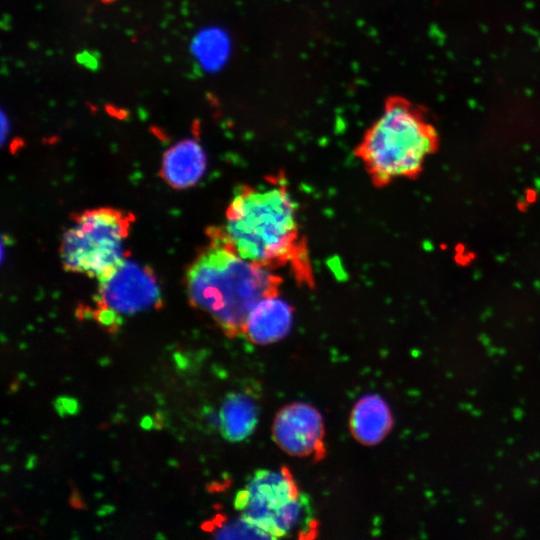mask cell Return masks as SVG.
<instances>
[{"label":"cell","instance_id":"6da1fadb","mask_svg":"<svg viewBox=\"0 0 540 540\" xmlns=\"http://www.w3.org/2000/svg\"><path fill=\"white\" fill-rule=\"evenodd\" d=\"M267 181L236 187L224 224L213 229L244 259L271 270L288 267L299 284L312 288L314 275L297 203L280 175Z\"/></svg>","mask_w":540,"mask_h":540},{"label":"cell","instance_id":"7a4b0ae2","mask_svg":"<svg viewBox=\"0 0 540 540\" xmlns=\"http://www.w3.org/2000/svg\"><path fill=\"white\" fill-rule=\"evenodd\" d=\"M207 237L208 244L186 270L188 299L227 336L243 335L252 308L261 299L279 294L282 279L273 270L241 257L213 227L207 229Z\"/></svg>","mask_w":540,"mask_h":540},{"label":"cell","instance_id":"3957f363","mask_svg":"<svg viewBox=\"0 0 540 540\" xmlns=\"http://www.w3.org/2000/svg\"><path fill=\"white\" fill-rule=\"evenodd\" d=\"M438 145V133L426 110L402 96H391L354 154L372 184L381 188L399 178H416Z\"/></svg>","mask_w":540,"mask_h":540},{"label":"cell","instance_id":"277c9868","mask_svg":"<svg viewBox=\"0 0 540 540\" xmlns=\"http://www.w3.org/2000/svg\"><path fill=\"white\" fill-rule=\"evenodd\" d=\"M234 506L268 538L313 537L317 532L311 501L286 467L255 471L237 492Z\"/></svg>","mask_w":540,"mask_h":540},{"label":"cell","instance_id":"5b68a950","mask_svg":"<svg viewBox=\"0 0 540 540\" xmlns=\"http://www.w3.org/2000/svg\"><path fill=\"white\" fill-rule=\"evenodd\" d=\"M134 221L131 212L113 207L73 214L59 247L64 270L97 280L108 275L128 258L125 242Z\"/></svg>","mask_w":540,"mask_h":540},{"label":"cell","instance_id":"8992f818","mask_svg":"<svg viewBox=\"0 0 540 540\" xmlns=\"http://www.w3.org/2000/svg\"><path fill=\"white\" fill-rule=\"evenodd\" d=\"M162 304L160 283L154 270L126 258L108 275L98 279L92 315L108 329H116L124 316Z\"/></svg>","mask_w":540,"mask_h":540},{"label":"cell","instance_id":"52a82bcc","mask_svg":"<svg viewBox=\"0 0 540 540\" xmlns=\"http://www.w3.org/2000/svg\"><path fill=\"white\" fill-rule=\"evenodd\" d=\"M272 439L292 456L319 460L325 455L323 418L307 403L296 402L280 409L272 424Z\"/></svg>","mask_w":540,"mask_h":540},{"label":"cell","instance_id":"ba28073f","mask_svg":"<svg viewBox=\"0 0 540 540\" xmlns=\"http://www.w3.org/2000/svg\"><path fill=\"white\" fill-rule=\"evenodd\" d=\"M293 321L292 306L279 294L261 299L250 311L243 335L257 345H268L283 339Z\"/></svg>","mask_w":540,"mask_h":540},{"label":"cell","instance_id":"9c48e42d","mask_svg":"<svg viewBox=\"0 0 540 540\" xmlns=\"http://www.w3.org/2000/svg\"><path fill=\"white\" fill-rule=\"evenodd\" d=\"M206 167L207 158L202 146L193 139H185L164 153L160 176L172 188L186 189L202 178Z\"/></svg>","mask_w":540,"mask_h":540},{"label":"cell","instance_id":"30bf717a","mask_svg":"<svg viewBox=\"0 0 540 540\" xmlns=\"http://www.w3.org/2000/svg\"><path fill=\"white\" fill-rule=\"evenodd\" d=\"M392 424L391 410L378 395L360 398L352 408L349 419L352 436L367 446L380 443L390 432Z\"/></svg>","mask_w":540,"mask_h":540},{"label":"cell","instance_id":"8fae6325","mask_svg":"<svg viewBox=\"0 0 540 540\" xmlns=\"http://www.w3.org/2000/svg\"><path fill=\"white\" fill-rule=\"evenodd\" d=\"M258 407L246 393L229 394L219 411V428L225 439L240 442L249 437L258 422Z\"/></svg>","mask_w":540,"mask_h":540},{"label":"cell","instance_id":"7c38bea8","mask_svg":"<svg viewBox=\"0 0 540 540\" xmlns=\"http://www.w3.org/2000/svg\"><path fill=\"white\" fill-rule=\"evenodd\" d=\"M227 46L225 36L217 29L200 32L192 44L195 56L206 69H215L223 63L228 51Z\"/></svg>","mask_w":540,"mask_h":540},{"label":"cell","instance_id":"4fadbf2b","mask_svg":"<svg viewBox=\"0 0 540 540\" xmlns=\"http://www.w3.org/2000/svg\"><path fill=\"white\" fill-rule=\"evenodd\" d=\"M208 531L215 538H268L260 529L253 526L239 515V518L224 520L215 519L208 524Z\"/></svg>","mask_w":540,"mask_h":540},{"label":"cell","instance_id":"5bb4252c","mask_svg":"<svg viewBox=\"0 0 540 540\" xmlns=\"http://www.w3.org/2000/svg\"><path fill=\"white\" fill-rule=\"evenodd\" d=\"M79 61L80 63L88 66V67H91L92 65L95 67L96 65V62L97 60L95 59V57H91L90 54H87V53H82L79 55Z\"/></svg>","mask_w":540,"mask_h":540}]
</instances>
